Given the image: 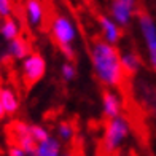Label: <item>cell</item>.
<instances>
[{
	"instance_id": "cell-10",
	"label": "cell",
	"mask_w": 156,
	"mask_h": 156,
	"mask_svg": "<svg viewBox=\"0 0 156 156\" xmlns=\"http://www.w3.org/2000/svg\"><path fill=\"white\" fill-rule=\"evenodd\" d=\"M35 156H62L61 140L51 136L48 140L37 145V153H35Z\"/></svg>"
},
{
	"instance_id": "cell-21",
	"label": "cell",
	"mask_w": 156,
	"mask_h": 156,
	"mask_svg": "<svg viewBox=\"0 0 156 156\" xmlns=\"http://www.w3.org/2000/svg\"><path fill=\"white\" fill-rule=\"evenodd\" d=\"M62 156H73V154H70V153H66V154H62Z\"/></svg>"
},
{
	"instance_id": "cell-14",
	"label": "cell",
	"mask_w": 156,
	"mask_h": 156,
	"mask_svg": "<svg viewBox=\"0 0 156 156\" xmlns=\"http://www.w3.org/2000/svg\"><path fill=\"white\" fill-rule=\"evenodd\" d=\"M2 104H3V108L6 115H15L19 108V101L16 97V93L10 88H3L2 91Z\"/></svg>"
},
{
	"instance_id": "cell-17",
	"label": "cell",
	"mask_w": 156,
	"mask_h": 156,
	"mask_svg": "<svg viewBox=\"0 0 156 156\" xmlns=\"http://www.w3.org/2000/svg\"><path fill=\"white\" fill-rule=\"evenodd\" d=\"M61 75L66 81H73L76 78V67L73 66L72 62H64L62 67H61Z\"/></svg>"
},
{
	"instance_id": "cell-9",
	"label": "cell",
	"mask_w": 156,
	"mask_h": 156,
	"mask_svg": "<svg viewBox=\"0 0 156 156\" xmlns=\"http://www.w3.org/2000/svg\"><path fill=\"white\" fill-rule=\"evenodd\" d=\"M26 18H27V23L30 26L37 27L43 23L45 19V8L43 5L37 0H29L26 3Z\"/></svg>"
},
{
	"instance_id": "cell-11",
	"label": "cell",
	"mask_w": 156,
	"mask_h": 156,
	"mask_svg": "<svg viewBox=\"0 0 156 156\" xmlns=\"http://www.w3.org/2000/svg\"><path fill=\"white\" fill-rule=\"evenodd\" d=\"M8 54L15 59H23L24 61L26 58H29V56L32 54L29 41H27L26 38H23V37L10 41L8 43Z\"/></svg>"
},
{
	"instance_id": "cell-19",
	"label": "cell",
	"mask_w": 156,
	"mask_h": 156,
	"mask_svg": "<svg viewBox=\"0 0 156 156\" xmlns=\"http://www.w3.org/2000/svg\"><path fill=\"white\" fill-rule=\"evenodd\" d=\"M8 156H26V153L19 145H11L8 148Z\"/></svg>"
},
{
	"instance_id": "cell-18",
	"label": "cell",
	"mask_w": 156,
	"mask_h": 156,
	"mask_svg": "<svg viewBox=\"0 0 156 156\" xmlns=\"http://www.w3.org/2000/svg\"><path fill=\"white\" fill-rule=\"evenodd\" d=\"M13 13V6L8 0H0V18L8 19Z\"/></svg>"
},
{
	"instance_id": "cell-1",
	"label": "cell",
	"mask_w": 156,
	"mask_h": 156,
	"mask_svg": "<svg viewBox=\"0 0 156 156\" xmlns=\"http://www.w3.org/2000/svg\"><path fill=\"white\" fill-rule=\"evenodd\" d=\"M89 56L97 80L105 84L107 89L118 88L123 83L126 75L121 66V54L116 46L108 45L104 38H97L91 43Z\"/></svg>"
},
{
	"instance_id": "cell-4",
	"label": "cell",
	"mask_w": 156,
	"mask_h": 156,
	"mask_svg": "<svg viewBox=\"0 0 156 156\" xmlns=\"http://www.w3.org/2000/svg\"><path fill=\"white\" fill-rule=\"evenodd\" d=\"M137 23L140 34L144 37L147 53H148V62L151 69L156 72V23L154 18L150 13H139L137 15Z\"/></svg>"
},
{
	"instance_id": "cell-8",
	"label": "cell",
	"mask_w": 156,
	"mask_h": 156,
	"mask_svg": "<svg viewBox=\"0 0 156 156\" xmlns=\"http://www.w3.org/2000/svg\"><path fill=\"white\" fill-rule=\"evenodd\" d=\"M102 112H104V116H107L108 119L121 116L123 104L115 91L105 89L102 93Z\"/></svg>"
},
{
	"instance_id": "cell-20",
	"label": "cell",
	"mask_w": 156,
	"mask_h": 156,
	"mask_svg": "<svg viewBox=\"0 0 156 156\" xmlns=\"http://www.w3.org/2000/svg\"><path fill=\"white\" fill-rule=\"evenodd\" d=\"M2 91H3V88H0V119H3L5 118V108H3V104H2Z\"/></svg>"
},
{
	"instance_id": "cell-15",
	"label": "cell",
	"mask_w": 156,
	"mask_h": 156,
	"mask_svg": "<svg viewBox=\"0 0 156 156\" xmlns=\"http://www.w3.org/2000/svg\"><path fill=\"white\" fill-rule=\"evenodd\" d=\"M73 126L70 124L69 121H61L58 124V139L62 140V142H69L73 139Z\"/></svg>"
},
{
	"instance_id": "cell-12",
	"label": "cell",
	"mask_w": 156,
	"mask_h": 156,
	"mask_svg": "<svg viewBox=\"0 0 156 156\" xmlns=\"http://www.w3.org/2000/svg\"><path fill=\"white\" fill-rule=\"evenodd\" d=\"M121 66H123L124 75L132 76V75H136L139 70H140L142 62H140V58H139L136 53L126 51V53H121Z\"/></svg>"
},
{
	"instance_id": "cell-7",
	"label": "cell",
	"mask_w": 156,
	"mask_h": 156,
	"mask_svg": "<svg viewBox=\"0 0 156 156\" xmlns=\"http://www.w3.org/2000/svg\"><path fill=\"white\" fill-rule=\"evenodd\" d=\"M97 23L101 26L104 41L115 46L119 41V38H121V27L107 15H97Z\"/></svg>"
},
{
	"instance_id": "cell-3",
	"label": "cell",
	"mask_w": 156,
	"mask_h": 156,
	"mask_svg": "<svg viewBox=\"0 0 156 156\" xmlns=\"http://www.w3.org/2000/svg\"><path fill=\"white\" fill-rule=\"evenodd\" d=\"M129 134H131V124L126 116L121 115L118 118L108 119L104 132V150L107 153L116 151L123 145V142L129 137Z\"/></svg>"
},
{
	"instance_id": "cell-13",
	"label": "cell",
	"mask_w": 156,
	"mask_h": 156,
	"mask_svg": "<svg viewBox=\"0 0 156 156\" xmlns=\"http://www.w3.org/2000/svg\"><path fill=\"white\" fill-rule=\"evenodd\" d=\"M19 23L15 19V18H8V19H3L2 26H0V34L2 37L6 40V41H13L19 38Z\"/></svg>"
},
{
	"instance_id": "cell-6",
	"label": "cell",
	"mask_w": 156,
	"mask_h": 156,
	"mask_svg": "<svg viewBox=\"0 0 156 156\" xmlns=\"http://www.w3.org/2000/svg\"><path fill=\"white\" fill-rule=\"evenodd\" d=\"M136 2L134 0H113L110 3V18L115 21L119 27L129 26L132 16L136 15Z\"/></svg>"
},
{
	"instance_id": "cell-2",
	"label": "cell",
	"mask_w": 156,
	"mask_h": 156,
	"mask_svg": "<svg viewBox=\"0 0 156 156\" xmlns=\"http://www.w3.org/2000/svg\"><path fill=\"white\" fill-rule=\"evenodd\" d=\"M51 35L62 54L69 59H73V45L76 40V26L73 19L67 15H56L51 21Z\"/></svg>"
},
{
	"instance_id": "cell-5",
	"label": "cell",
	"mask_w": 156,
	"mask_h": 156,
	"mask_svg": "<svg viewBox=\"0 0 156 156\" xmlns=\"http://www.w3.org/2000/svg\"><path fill=\"white\" fill-rule=\"evenodd\" d=\"M21 72H23V80L27 88L34 86L37 81H40L46 73V61L41 54L32 53L29 58H26L21 66Z\"/></svg>"
},
{
	"instance_id": "cell-16",
	"label": "cell",
	"mask_w": 156,
	"mask_h": 156,
	"mask_svg": "<svg viewBox=\"0 0 156 156\" xmlns=\"http://www.w3.org/2000/svg\"><path fill=\"white\" fill-rule=\"evenodd\" d=\"M30 136L37 144H41V142H45L51 137L46 127L40 126V124H30Z\"/></svg>"
}]
</instances>
